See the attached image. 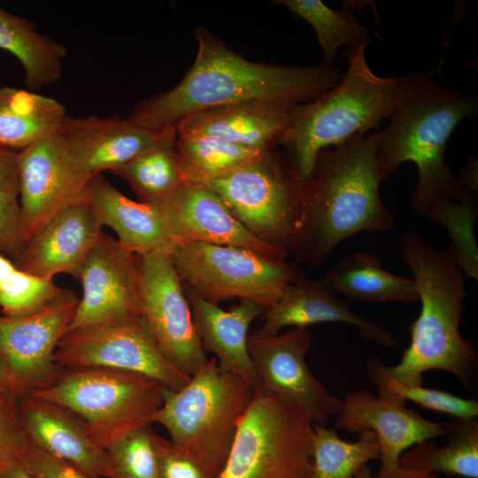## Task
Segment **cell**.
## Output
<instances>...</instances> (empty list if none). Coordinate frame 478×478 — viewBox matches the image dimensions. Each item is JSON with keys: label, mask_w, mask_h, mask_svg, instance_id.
Here are the masks:
<instances>
[{"label": "cell", "mask_w": 478, "mask_h": 478, "mask_svg": "<svg viewBox=\"0 0 478 478\" xmlns=\"http://www.w3.org/2000/svg\"><path fill=\"white\" fill-rule=\"evenodd\" d=\"M19 397L12 392L0 396V478L21 466L31 447L21 422Z\"/></svg>", "instance_id": "74e56055"}, {"label": "cell", "mask_w": 478, "mask_h": 478, "mask_svg": "<svg viewBox=\"0 0 478 478\" xmlns=\"http://www.w3.org/2000/svg\"><path fill=\"white\" fill-rule=\"evenodd\" d=\"M66 116L56 99L28 89L0 88V146L20 150L58 127Z\"/></svg>", "instance_id": "f1b7e54d"}, {"label": "cell", "mask_w": 478, "mask_h": 478, "mask_svg": "<svg viewBox=\"0 0 478 478\" xmlns=\"http://www.w3.org/2000/svg\"><path fill=\"white\" fill-rule=\"evenodd\" d=\"M138 264L142 316L162 354L191 377L208 358L182 281L169 253L138 255Z\"/></svg>", "instance_id": "7c38bea8"}, {"label": "cell", "mask_w": 478, "mask_h": 478, "mask_svg": "<svg viewBox=\"0 0 478 478\" xmlns=\"http://www.w3.org/2000/svg\"><path fill=\"white\" fill-rule=\"evenodd\" d=\"M352 478H374V474L371 467L366 465Z\"/></svg>", "instance_id": "f6af8a7d"}, {"label": "cell", "mask_w": 478, "mask_h": 478, "mask_svg": "<svg viewBox=\"0 0 478 478\" xmlns=\"http://www.w3.org/2000/svg\"><path fill=\"white\" fill-rule=\"evenodd\" d=\"M11 392L18 394L6 363L0 353V396Z\"/></svg>", "instance_id": "7bdbcfd3"}, {"label": "cell", "mask_w": 478, "mask_h": 478, "mask_svg": "<svg viewBox=\"0 0 478 478\" xmlns=\"http://www.w3.org/2000/svg\"><path fill=\"white\" fill-rule=\"evenodd\" d=\"M54 361L62 370L107 367L135 372L173 390L190 379L162 354L143 318L67 331Z\"/></svg>", "instance_id": "8fae6325"}, {"label": "cell", "mask_w": 478, "mask_h": 478, "mask_svg": "<svg viewBox=\"0 0 478 478\" xmlns=\"http://www.w3.org/2000/svg\"><path fill=\"white\" fill-rule=\"evenodd\" d=\"M0 49L19 61L28 90H39L58 81L67 55L66 47L39 33L36 24L0 7Z\"/></svg>", "instance_id": "4316f807"}, {"label": "cell", "mask_w": 478, "mask_h": 478, "mask_svg": "<svg viewBox=\"0 0 478 478\" xmlns=\"http://www.w3.org/2000/svg\"><path fill=\"white\" fill-rule=\"evenodd\" d=\"M156 435L151 424L144 425L125 433L106 449L113 478H158Z\"/></svg>", "instance_id": "d590c367"}, {"label": "cell", "mask_w": 478, "mask_h": 478, "mask_svg": "<svg viewBox=\"0 0 478 478\" xmlns=\"http://www.w3.org/2000/svg\"><path fill=\"white\" fill-rule=\"evenodd\" d=\"M63 289L52 279L37 277L19 269L0 253V309L3 315L22 316L34 312Z\"/></svg>", "instance_id": "836d02e7"}, {"label": "cell", "mask_w": 478, "mask_h": 478, "mask_svg": "<svg viewBox=\"0 0 478 478\" xmlns=\"http://www.w3.org/2000/svg\"><path fill=\"white\" fill-rule=\"evenodd\" d=\"M85 198L54 216L25 245L16 266L37 277L59 274L77 280L81 265L102 233Z\"/></svg>", "instance_id": "7402d4cb"}, {"label": "cell", "mask_w": 478, "mask_h": 478, "mask_svg": "<svg viewBox=\"0 0 478 478\" xmlns=\"http://www.w3.org/2000/svg\"><path fill=\"white\" fill-rule=\"evenodd\" d=\"M86 199L101 227H111L131 252L169 253L173 241L157 206L129 199L103 174L90 179Z\"/></svg>", "instance_id": "d4e9b609"}, {"label": "cell", "mask_w": 478, "mask_h": 478, "mask_svg": "<svg viewBox=\"0 0 478 478\" xmlns=\"http://www.w3.org/2000/svg\"><path fill=\"white\" fill-rule=\"evenodd\" d=\"M184 286L212 304L251 300L274 305L301 273L295 262L232 245L175 241L169 251Z\"/></svg>", "instance_id": "30bf717a"}, {"label": "cell", "mask_w": 478, "mask_h": 478, "mask_svg": "<svg viewBox=\"0 0 478 478\" xmlns=\"http://www.w3.org/2000/svg\"><path fill=\"white\" fill-rule=\"evenodd\" d=\"M183 289L204 351L212 352L222 369L243 378L256 389L258 382L248 351V330L265 308L256 302L241 300L225 311L189 288Z\"/></svg>", "instance_id": "cb8c5ba5"}, {"label": "cell", "mask_w": 478, "mask_h": 478, "mask_svg": "<svg viewBox=\"0 0 478 478\" xmlns=\"http://www.w3.org/2000/svg\"><path fill=\"white\" fill-rule=\"evenodd\" d=\"M176 148L183 181L199 184H206L268 152L211 136L178 135Z\"/></svg>", "instance_id": "1f68e13d"}, {"label": "cell", "mask_w": 478, "mask_h": 478, "mask_svg": "<svg viewBox=\"0 0 478 478\" xmlns=\"http://www.w3.org/2000/svg\"><path fill=\"white\" fill-rule=\"evenodd\" d=\"M82 297L68 331L143 318L138 255L102 232L81 266Z\"/></svg>", "instance_id": "2e32d148"}, {"label": "cell", "mask_w": 478, "mask_h": 478, "mask_svg": "<svg viewBox=\"0 0 478 478\" xmlns=\"http://www.w3.org/2000/svg\"><path fill=\"white\" fill-rule=\"evenodd\" d=\"M478 161L472 154L470 155L466 166L459 171L458 177L466 189L472 195L478 197Z\"/></svg>", "instance_id": "60d3db41"}, {"label": "cell", "mask_w": 478, "mask_h": 478, "mask_svg": "<svg viewBox=\"0 0 478 478\" xmlns=\"http://www.w3.org/2000/svg\"><path fill=\"white\" fill-rule=\"evenodd\" d=\"M159 210L170 238L251 249L277 259H285L283 247L266 243L248 232L209 187L183 181Z\"/></svg>", "instance_id": "e0dca14e"}, {"label": "cell", "mask_w": 478, "mask_h": 478, "mask_svg": "<svg viewBox=\"0 0 478 478\" xmlns=\"http://www.w3.org/2000/svg\"><path fill=\"white\" fill-rule=\"evenodd\" d=\"M254 392L250 382L222 369L213 358L182 388L165 389L151 422L162 425L172 442L218 478Z\"/></svg>", "instance_id": "8992f818"}, {"label": "cell", "mask_w": 478, "mask_h": 478, "mask_svg": "<svg viewBox=\"0 0 478 478\" xmlns=\"http://www.w3.org/2000/svg\"><path fill=\"white\" fill-rule=\"evenodd\" d=\"M312 343L307 328L281 335H248V351L258 386L300 406L317 425L326 426L340 412L343 400L331 395L310 370L305 356Z\"/></svg>", "instance_id": "9a60e30c"}, {"label": "cell", "mask_w": 478, "mask_h": 478, "mask_svg": "<svg viewBox=\"0 0 478 478\" xmlns=\"http://www.w3.org/2000/svg\"><path fill=\"white\" fill-rule=\"evenodd\" d=\"M289 107L272 101H249L204 110L180 120L178 135L211 136L247 148L274 150L288 135Z\"/></svg>", "instance_id": "603a6c76"}, {"label": "cell", "mask_w": 478, "mask_h": 478, "mask_svg": "<svg viewBox=\"0 0 478 478\" xmlns=\"http://www.w3.org/2000/svg\"><path fill=\"white\" fill-rule=\"evenodd\" d=\"M19 407L33 446L73 465L91 478H113L106 450L95 441L74 412L30 394L19 396Z\"/></svg>", "instance_id": "d6986e66"}, {"label": "cell", "mask_w": 478, "mask_h": 478, "mask_svg": "<svg viewBox=\"0 0 478 478\" xmlns=\"http://www.w3.org/2000/svg\"><path fill=\"white\" fill-rule=\"evenodd\" d=\"M21 466L34 478H91L73 465L32 444L22 459Z\"/></svg>", "instance_id": "ab89813d"}, {"label": "cell", "mask_w": 478, "mask_h": 478, "mask_svg": "<svg viewBox=\"0 0 478 478\" xmlns=\"http://www.w3.org/2000/svg\"><path fill=\"white\" fill-rule=\"evenodd\" d=\"M24 248L19 152L0 146V253L16 265Z\"/></svg>", "instance_id": "e575fe53"}, {"label": "cell", "mask_w": 478, "mask_h": 478, "mask_svg": "<svg viewBox=\"0 0 478 478\" xmlns=\"http://www.w3.org/2000/svg\"><path fill=\"white\" fill-rule=\"evenodd\" d=\"M447 443L439 446L425 440L412 446L399 459L407 469L450 476L478 478V420L451 418L446 422Z\"/></svg>", "instance_id": "f546056e"}, {"label": "cell", "mask_w": 478, "mask_h": 478, "mask_svg": "<svg viewBox=\"0 0 478 478\" xmlns=\"http://www.w3.org/2000/svg\"><path fill=\"white\" fill-rule=\"evenodd\" d=\"M4 478H34L26 472L21 466L15 467L9 472Z\"/></svg>", "instance_id": "ee69618b"}, {"label": "cell", "mask_w": 478, "mask_h": 478, "mask_svg": "<svg viewBox=\"0 0 478 478\" xmlns=\"http://www.w3.org/2000/svg\"><path fill=\"white\" fill-rule=\"evenodd\" d=\"M366 46L343 48L348 68L342 80L316 99L289 109L290 127L283 145L302 181L319 152L377 128L390 119L412 87L416 73L382 77L369 67Z\"/></svg>", "instance_id": "5b68a950"}, {"label": "cell", "mask_w": 478, "mask_h": 478, "mask_svg": "<svg viewBox=\"0 0 478 478\" xmlns=\"http://www.w3.org/2000/svg\"><path fill=\"white\" fill-rule=\"evenodd\" d=\"M478 112V99L445 87L430 73H416L412 89L380 134L377 167L381 181L406 161L416 165L411 193L412 210L430 220L468 194L445 158L447 142L457 125Z\"/></svg>", "instance_id": "277c9868"}, {"label": "cell", "mask_w": 478, "mask_h": 478, "mask_svg": "<svg viewBox=\"0 0 478 478\" xmlns=\"http://www.w3.org/2000/svg\"><path fill=\"white\" fill-rule=\"evenodd\" d=\"M263 325L257 333L276 335L285 327L307 328L325 322H342L356 327L360 335L389 349L397 340L370 318L356 313L350 303L319 280H310L302 272L289 283L279 300L263 312Z\"/></svg>", "instance_id": "ffe728a7"}, {"label": "cell", "mask_w": 478, "mask_h": 478, "mask_svg": "<svg viewBox=\"0 0 478 478\" xmlns=\"http://www.w3.org/2000/svg\"><path fill=\"white\" fill-rule=\"evenodd\" d=\"M158 478H212L192 456L171 440L156 435Z\"/></svg>", "instance_id": "f35d334b"}, {"label": "cell", "mask_w": 478, "mask_h": 478, "mask_svg": "<svg viewBox=\"0 0 478 478\" xmlns=\"http://www.w3.org/2000/svg\"><path fill=\"white\" fill-rule=\"evenodd\" d=\"M196 58L172 89L139 103L127 119L158 131L204 110L249 101L291 106L311 102L343 78L340 69L323 63L284 66L250 61L199 27Z\"/></svg>", "instance_id": "6da1fadb"}, {"label": "cell", "mask_w": 478, "mask_h": 478, "mask_svg": "<svg viewBox=\"0 0 478 478\" xmlns=\"http://www.w3.org/2000/svg\"><path fill=\"white\" fill-rule=\"evenodd\" d=\"M19 202L26 243L54 216L85 198L88 183L58 128L19 152Z\"/></svg>", "instance_id": "5bb4252c"}, {"label": "cell", "mask_w": 478, "mask_h": 478, "mask_svg": "<svg viewBox=\"0 0 478 478\" xmlns=\"http://www.w3.org/2000/svg\"><path fill=\"white\" fill-rule=\"evenodd\" d=\"M79 301L73 290L64 289L34 312L0 314V353L19 396L47 387L63 371L56 365L54 354Z\"/></svg>", "instance_id": "4fadbf2b"}, {"label": "cell", "mask_w": 478, "mask_h": 478, "mask_svg": "<svg viewBox=\"0 0 478 478\" xmlns=\"http://www.w3.org/2000/svg\"><path fill=\"white\" fill-rule=\"evenodd\" d=\"M342 400L335 428L355 434L373 431L381 448L379 470L398 466L408 448L446 434V422L429 420L403 404L366 389L351 391Z\"/></svg>", "instance_id": "ac0fdd59"}, {"label": "cell", "mask_w": 478, "mask_h": 478, "mask_svg": "<svg viewBox=\"0 0 478 478\" xmlns=\"http://www.w3.org/2000/svg\"><path fill=\"white\" fill-rule=\"evenodd\" d=\"M166 387L149 376L107 367L63 370L47 387L30 394L62 405L86 423L107 449L125 433L152 424Z\"/></svg>", "instance_id": "ba28073f"}, {"label": "cell", "mask_w": 478, "mask_h": 478, "mask_svg": "<svg viewBox=\"0 0 478 478\" xmlns=\"http://www.w3.org/2000/svg\"><path fill=\"white\" fill-rule=\"evenodd\" d=\"M320 281L346 300L361 304L419 300L414 280L388 272L370 251L344 256Z\"/></svg>", "instance_id": "484cf974"}, {"label": "cell", "mask_w": 478, "mask_h": 478, "mask_svg": "<svg viewBox=\"0 0 478 478\" xmlns=\"http://www.w3.org/2000/svg\"><path fill=\"white\" fill-rule=\"evenodd\" d=\"M374 478H440L436 474L420 470H412L400 466L387 469L378 470Z\"/></svg>", "instance_id": "b9f144b4"}, {"label": "cell", "mask_w": 478, "mask_h": 478, "mask_svg": "<svg viewBox=\"0 0 478 478\" xmlns=\"http://www.w3.org/2000/svg\"><path fill=\"white\" fill-rule=\"evenodd\" d=\"M276 4L305 20L314 29L323 64L333 66L341 46L358 48L370 42L367 29L346 8L331 9L320 0H280Z\"/></svg>", "instance_id": "d6a6232c"}, {"label": "cell", "mask_w": 478, "mask_h": 478, "mask_svg": "<svg viewBox=\"0 0 478 478\" xmlns=\"http://www.w3.org/2000/svg\"><path fill=\"white\" fill-rule=\"evenodd\" d=\"M177 138L176 125L158 130L151 147L112 173L126 181L143 203L161 204L183 182Z\"/></svg>", "instance_id": "83f0119b"}, {"label": "cell", "mask_w": 478, "mask_h": 478, "mask_svg": "<svg viewBox=\"0 0 478 478\" xmlns=\"http://www.w3.org/2000/svg\"><path fill=\"white\" fill-rule=\"evenodd\" d=\"M313 424L295 403L257 388L218 478H311Z\"/></svg>", "instance_id": "52a82bcc"}, {"label": "cell", "mask_w": 478, "mask_h": 478, "mask_svg": "<svg viewBox=\"0 0 478 478\" xmlns=\"http://www.w3.org/2000/svg\"><path fill=\"white\" fill-rule=\"evenodd\" d=\"M380 455L373 431H362L355 442H347L335 427L313 424L311 478H352L369 461L379 460Z\"/></svg>", "instance_id": "4dcf8cb0"}, {"label": "cell", "mask_w": 478, "mask_h": 478, "mask_svg": "<svg viewBox=\"0 0 478 478\" xmlns=\"http://www.w3.org/2000/svg\"><path fill=\"white\" fill-rule=\"evenodd\" d=\"M374 384L379 397L399 404L405 405L406 400H410L428 410L446 413L451 418L468 420L478 415V402L475 399L463 398L422 385H405L392 379L378 381Z\"/></svg>", "instance_id": "8d00e7d4"}, {"label": "cell", "mask_w": 478, "mask_h": 478, "mask_svg": "<svg viewBox=\"0 0 478 478\" xmlns=\"http://www.w3.org/2000/svg\"><path fill=\"white\" fill-rule=\"evenodd\" d=\"M258 240L287 250L303 222L302 179L288 153L268 151L203 184Z\"/></svg>", "instance_id": "9c48e42d"}, {"label": "cell", "mask_w": 478, "mask_h": 478, "mask_svg": "<svg viewBox=\"0 0 478 478\" xmlns=\"http://www.w3.org/2000/svg\"><path fill=\"white\" fill-rule=\"evenodd\" d=\"M401 255L413 273L420 312L410 324L411 342L397 365L386 366L376 357L366 359L369 380L417 386L422 385L425 372L436 369L454 375L466 389H474L478 351L459 329L467 295L464 273L446 251L414 231L401 238Z\"/></svg>", "instance_id": "7a4b0ae2"}, {"label": "cell", "mask_w": 478, "mask_h": 478, "mask_svg": "<svg viewBox=\"0 0 478 478\" xmlns=\"http://www.w3.org/2000/svg\"><path fill=\"white\" fill-rule=\"evenodd\" d=\"M379 132H372L319 152L302 181V227L288 250L297 261L318 268L345 239L393 228L379 191Z\"/></svg>", "instance_id": "3957f363"}, {"label": "cell", "mask_w": 478, "mask_h": 478, "mask_svg": "<svg viewBox=\"0 0 478 478\" xmlns=\"http://www.w3.org/2000/svg\"><path fill=\"white\" fill-rule=\"evenodd\" d=\"M74 163L90 180L127 164L153 145L157 131L120 116H66L58 127Z\"/></svg>", "instance_id": "44dd1931"}]
</instances>
